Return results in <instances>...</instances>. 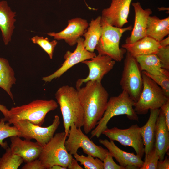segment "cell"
Wrapping results in <instances>:
<instances>
[{
    "label": "cell",
    "instance_id": "1",
    "mask_svg": "<svg viewBox=\"0 0 169 169\" xmlns=\"http://www.w3.org/2000/svg\"><path fill=\"white\" fill-rule=\"evenodd\" d=\"M76 89L84 111V130L87 134L96 126L106 108L109 94L101 82L88 81Z\"/></svg>",
    "mask_w": 169,
    "mask_h": 169
},
{
    "label": "cell",
    "instance_id": "2",
    "mask_svg": "<svg viewBox=\"0 0 169 169\" xmlns=\"http://www.w3.org/2000/svg\"><path fill=\"white\" fill-rule=\"evenodd\" d=\"M55 98L60 106L64 131L68 137L72 123L78 128H81L84 124V111L77 90L68 85L63 86L56 91Z\"/></svg>",
    "mask_w": 169,
    "mask_h": 169
},
{
    "label": "cell",
    "instance_id": "3",
    "mask_svg": "<svg viewBox=\"0 0 169 169\" xmlns=\"http://www.w3.org/2000/svg\"><path fill=\"white\" fill-rule=\"evenodd\" d=\"M135 102L124 90L118 96L111 97L108 100L106 110L96 127L91 131V138L99 137L108 128L107 124L113 117L126 115L131 120L138 121V115L134 110Z\"/></svg>",
    "mask_w": 169,
    "mask_h": 169
},
{
    "label": "cell",
    "instance_id": "4",
    "mask_svg": "<svg viewBox=\"0 0 169 169\" xmlns=\"http://www.w3.org/2000/svg\"><path fill=\"white\" fill-rule=\"evenodd\" d=\"M58 107L57 103L53 99L36 100L27 104L12 107L8 110L7 121L11 124L15 121L27 120L41 126L47 114Z\"/></svg>",
    "mask_w": 169,
    "mask_h": 169
},
{
    "label": "cell",
    "instance_id": "5",
    "mask_svg": "<svg viewBox=\"0 0 169 169\" xmlns=\"http://www.w3.org/2000/svg\"><path fill=\"white\" fill-rule=\"evenodd\" d=\"M102 33L95 48L98 54L108 55L115 62H120L127 52L126 50L120 48L119 44L121 37L125 32L131 31V25L125 28H119L109 24L101 17Z\"/></svg>",
    "mask_w": 169,
    "mask_h": 169
},
{
    "label": "cell",
    "instance_id": "6",
    "mask_svg": "<svg viewBox=\"0 0 169 169\" xmlns=\"http://www.w3.org/2000/svg\"><path fill=\"white\" fill-rule=\"evenodd\" d=\"M67 137L64 131L57 133L43 147L38 159L45 169L55 165L67 168L73 157L65 145Z\"/></svg>",
    "mask_w": 169,
    "mask_h": 169
},
{
    "label": "cell",
    "instance_id": "7",
    "mask_svg": "<svg viewBox=\"0 0 169 169\" xmlns=\"http://www.w3.org/2000/svg\"><path fill=\"white\" fill-rule=\"evenodd\" d=\"M143 88L134 107L137 115L146 114L149 110L160 109L169 97L151 78L142 72Z\"/></svg>",
    "mask_w": 169,
    "mask_h": 169
},
{
    "label": "cell",
    "instance_id": "8",
    "mask_svg": "<svg viewBox=\"0 0 169 169\" xmlns=\"http://www.w3.org/2000/svg\"><path fill=\"white\" fill-rule=\"evenodd\" d=\"M120 84L122 90L127 93L135 102H136L143 88L142 71L135 57L127 52Z\"/></svg>",
    "mask_w": 169,
    "mask_h": 169
},
{
    "label": "cell",
    "instance_id": "9",
    "mask_svg": "<svg viewBox=\"0 0 169 169\" xmlns=\"http://www.w3.org/2000/svg\"><path fill=\"white\" fill-rule=\"evenodd\" d=\"M81 128H78L74 123L71 124L68 138L65 142L67 151L73 155L77 153L79 148H81L87 155L98 158L103 161L109 152L108 150L95 144L83 132Z\"/></svg>",
    "mask_w": 169,
    "mask_h": 169
},
{
    "label": "cell",
    "instance_id": "10",
    "mask_svg": "<svg viewBox=\"0 0 169 169\" xmlns=\"http://www.w3.org/2000/svg\"><path fill=\"white\" fill-rule=\"evenodd\" d=\"M60 124V119L55 116L52 124L46 127L35 125L27 120H21L13 122V124L18 130V136L30 140L35 139L42 147L53 137Z\"/></svg>",
    "mask_w": 169,
    "mask_h": 169
},
{
    "label": "cell",
    "instance_id": "11",
    "mask_svg": "<svg viewBox=\"0 0 169 169\" xmlns=\"http://www.w3.org/2000/svg\"><path fill=\"white\" fill-rule=\"evenodd\" d=\"M111 141H116L124 146L133 148L136 154L142 158L144 154V146L141 127L136 124L126 129L116 127L108 128L102 132Z\"/></svg>",
    "mask_w": 169,
    "mask_h": 169
},
{
    "label": "cell",
    "instance_id": "12",
    "mask_svg": "<svg viewBox=\"0 0 169 169\" xmlns=\"http://www.w3.org/2000/svg\"><path fill=\"white\" fill-rule=\"evenodd\" d=\"M84 39L79 38L77 41V45L74 51L71 52L67 51L64 55L65 61L61 66L52 74L42 78L45 82H51L53 80L60 77L75 64L83 61L91 59L96 56L95 53L87 50L84 45Z\"/></svg>",
    "mask_w": 169,
    "mask_h": 169
},
{
    "label": "cell",
    "instance_id": "13",
    "mask_svg": "<svg viewBox=\"0 0 169 169\" xmlns=\"http://www.w3.org/2000/svg\"><path fill=\"white\" fill-rule=\"evenodd\" d=\"M82 63L88 66L89 73L85 78L79 79L77 80L76 89L81 87L84 83L88 81L101 82L104 76L113 69L115 61L108 55L98 54L92 59L84 61Z\"/></svg>",
    "mask_w": 169,
    "mask_h": 169
},
{
    "label": "cell",
    "instance_id": "14",
    "mask_svg": "<svg viewBox=\"0 0 169 169\" xmlns=\"http://www.w3.org/2000/svg\"><path fill=\"white\" fill-rule=\"evenodd\" d=\"M132 0H112L109 7L103 9L101 17L110 25L122 28L128 23L130 5Z\"/></svg>",
    "mask_w": 169,
    "mask_h": 169
},
{
    "label": "cell",
    "instance_id": "15",
    "mask_svg": "<svg viewBox=\"0 0 169 169\" xmlns=\"http://www.w3.org/2000/svg\"><path fill=\"white\" fill-rule=\"evenodd\" d=\"M89 25L87 20L80 18L69 20L66 27L60 32H49L47 34L57 40H64L69 46L77 44L78 38L83 36Z\"/></svg>",
    "mask_w": 169,
    "mask_h": 169
},
{
    "label": "cell",
    "instance_id": "16",
    "mask_svg": "<svg viewBox=\"0 0 169 169\" xmlns=\"http://www.w3.org/2000/svg\"><path fill=\"white\" fill-rule=\"evenodd\" d=\"M100 143L106 147L109 152L119 163L126 169H140L144 161L139 156L133 153L125 152L118 147L113 141L100 139Z\"/></svg>",
    "mask_w": 169,
    "mask_h": 169
},
{
    "label": "cell",
    "instance_id": "17",
    "mask_svg": "<svg viewBox=\"0 0 169 169\" xmlns=\"http://www.w3.org/2000/svg\"><path fill=\"white\" fill-rule=\"evenodd\" d=\"M10 148L15 154L21 157L28 162L39 158L43 147L37 142L27 139L22 140L17 136L10 137Z\"/></svg>",
    "mask_w": 169,
    "mask_h": 169
},
{
    "label": "cell",
    "instance_id": "18",
    "mask_svg": "<svg viewBox=\"0 0 169 169\" xmlns=\"http://www.w3.org/2000/svg\"><path fill=\"white\" fill-rule=\"evenodd\" d=\"M135 12L134 26L130 35L125 40L127 44H131L146 36L148 19L152 13L150 8L144 9L139 2L131 3Z\"/></svg>",
    "mask_w": 169,
    "mask_h": 169
},
{
    "label": "cell",
    "instance_id": "19",
    "mask_svg": "<svg viewBox=\"0 0 169 169\" xmlns=\"http://www.w3.org/2000/svg\"><path fill=\"white\" fill-rule=\"evenodd\" d=\"M155 127L154 147L159 156V161L163 160L169 148V129L166 124L165 117L160 108Z\"/></svg>",
    "mask_w": 169,
    "mask_h": 169
},
{
    "label": "cell",
    "instance_id": "20",
    "mask_svg": "<svg viewBox=\"0 0 169 169\" xmlns=\"http://www.w3.org/2000/svg\"><path fill=\"white\" fill-rule=\"evenodd\" d=\"M121 47L134 57L156 54L159 48L161 47L159 42L147 36L131 44H123Z\"/></svg>",
    "mask_w": 169,
    "mask_h": 169
},
{
    "label": "cell",
    "instance_id": "21",
    "mask_svg": "<svg viewBox=\"0 0 169 169\" xmlns=\"http://www.w3.org/2000/svg\"><path fill=\"white\" fill-rule=\"evenodd\" d=\"M16 13L12 11L5 1L0 2V29L5 45L11 41L14 28Z\"/></svg>",
    "mask_w": 169,
    "mask_h": 169
},
{
    "label": "cell",
    "instance_id": "22",
    "mask_svg": "<svg viewBox=\"0 0 169 169\" xmlns=\"http://www.w3.org/2000/svg\"><path fill=\"white\" fill-rule=\"evenodd\" d=\"M160 110V109L150 110L148 121L144 126L141 127L145 156L149 153L154 146L156 124Z\"/></svg>",
    "mask_w": 169,
    "mask_h": 169
},
{
    "label": "cell",
    "instance_id": "23",
    "mask_svg": "<svg viewBox=\"0 0 169 169\" xmlns=\"http://www.w3.org/2000/svg\"><path fill=\"white\" fill-rule=\"evenodd\" d=\"M169 34V16L162 19L155 15L149 17L146 28V36L159 42Z\"/></svg>",
    "mask_w": 169,
    "mask_h": 169
},
{
    "label": "cell",
    "instance_id": "24",
    "mask_svg": "<svg viewBox=\"0 0 169 169\" xmlns=\"http://www.w3.org/2000/svg\"><path fill=\"white\" fill-rule=\"evenodd\" d=\"M101 16H99L95 19H92L83 34L84 45L89 51L94 52L102 33Z\"/></svg>",
    "mask_w": 169,
    "mask_h": 169
},
{
    "label": "cell",
    "instance_id": "25",
    "mask_svg": "<svg viewBox=\"0 0 169 169\" xmlns=\"http://www.w3.org/2000/svg\"><path fill=\"white\" fill-rule=\"evenodd\" d=\"M141 71L153 75H169V70L163 69L159 59L156 54L136 56L135 57Z\"/></svg>",
    "mask_w": 169,
    "mask_h": 169
},
{
    "label": "cell",
    "instance_id": "26",
    "mask_svg": "<svg viewBox=\"0 0 169 169\" xmlns=\"http://www.w3.org/2000/svg\"><path fill=\"white\" fill-rule=\"evenodd\" d=\"M16 82L14 72L8 61L0 57V87L8 93L13 101V97L11 88Z\"/></svg>",
    "mask_w": 169,
    "mask_h": 169
},
{
    "label": "cell",
    "instance_id": "27",
    "mask_svg": "<svg viewBox=\"0 0 169 169\" xmlns=\"http://www.w3.org/2000/svg\"><path fill=\"white\" fill-rule=\"evenodd\" d=\"M5 150V153L0 158V169H17L23 163V159L14 154L10 147Z\"/></svg>",
    "mask_w": 169,
    "mask_h": 169
},
{
    "label": "cell",
    "instance_id": "28",
    "mask_svg": "<svg viewBox=\"0 0 169 169\" xmlns=\"http://www.w3.org/2000/svg\"><path fill=\"white\" fill-rule=\"evenodd\" d=\"M6 121L5 119L1 118L0 120V146L4 149L8 147L6 142H3V140L7 138L13 136H17L20 134V133L14 125L10 126L9 123H5Z\"/></svg>",
    "mask_w": 169,
    "mask_h": 169
},
{
    "label": "cell",
    "instance_id": "29",
    "mask_svg": "<svg viewBox=\"0 0 169 169\" xmlns=\"http://www.w3.org/2000/svg\"><path fill=\"white\" fill-rule=\"evenodd\" d=\"M75 158L83 165L85 169H104L103 163L98 158H95L90 155L85 156L80 155L77 153L73 155Z\"/></svg>",
    "mask_w": 169,
    "mask_h": 169
},
{
    "label": "cell",
    "instance_id": "30",
    "mask_svg": "<svg viewBox=\"0 0 169 169\" xmlns=\"http://www.w3.org/2000/svg\"><path fill=\"white\" fill-rule=\"evenodd\" d=\"M31 40L33 43L39 45L48 54L50 59H52L54 49L58 43L56 40L50 41L47 37L36 36Z\"/></svg>",
    "mask_w": 169,
    "mask_h": 169
},
{
    "label": "cell",
    "instance_id": "31",
    "mask_svg": "<svg viewBox=\"0 0 169 169\" xmlns=\"http://www.w3.org/2000/svg\"><path fill=\"white\" fill-rule=\"evenodd\" d=\"M142 72L158 84L163 90L166 95L169 97V75H153L145 71H142Z\"/></svg>",
    "mask_w": 169,
    "mask_h": 169
},
{
    "label": "cell",
    "instance_id": "32",
    "mask_svg": "<svg viewBox=\"0 0 169 169\" xmlns=\"http://www.w3.org/2000/svg\"><path fill=\"white\" fill-rule=\"evenodd\" d=\"M159 160V155L154 146L149 153L145 156L143 165L140 169H157Z\"/></svg>",
    "mask_w": 169,
    "mask_h": 169
},
{
    "label": "cell",
    "instance_id": "33",
    "mask_svg": "<svg viewBox=\"0 0 169 169\" xmlns=\"http://www.w3.org/2000/svg\"><path fill=\"white\" fill-rule=\"evenodd\" d=\"M159 59L163 69L169 70V46L161 47L156 54Z\"/></svg>",
    "mask_w": 169,
    "mask_h": 169
},
{
    "label": "cell",
    "instance_id": "34",
    "mask_svg": "<svg viewBox=\"0 0 169 169\" xmlns=\"http://www.w3.org/2000/svg\"><path fill=\"white\" fill-rule=\"evenodd\" d=\"M104 169H125L120 165L116 164L113 157L109 152L103 161Z\"/></svg>",
    "mask_w": 169,
    "mask_h": 169
},
{
    "label": "cell",
    "instance_id": "35",
    "mask_svg": "<svg viewBox=\"0 0 169 169\" xmlns=\"http://www.w3.org/2000/svg\"><path fill=\"white\" fill-rule=\"evenodd\" d=\"M22 169H45L40 160L38 159L26 162Z\"/></svg>",
    "mask_w": 169,
    "mask_h": 169
},
{
    "label": "cell",
    "instance_id": "36",
    "mask_svg": "<svg viewBox=\"0 0 169 169\" xmlns=\"http://www.w3.org/2000/svg\"><path fill=\"white\" fill-rule=\"evenodd\" d=\"M160 109L163 113L166 124L169 129V100L165 103Z\"/></svg>",
    "mask_w": 169,
    "mask_h": 169
},
{
    "label": "cell",
    "instance_id": "37",
    "mask_svg": "<svg viewBox=\"0 0 169 169\" xmlns=\"http://www.w3.org/2000/svg\"><path fill=\"white\" fill-rule=\"evenodd\" d=\"M169 159L167 156H165L164 159L158 161L157 169H169Z\"/></svg>",
    "mask_w": 169,
    "mask_h": 169
},
{
    "label": "cell",
    "instance_id": "38",
    "mask_svg": "<svg viewBox=\"0 0 169 169\" xmlns=\"http://www.w3.org/2000/svg\"><path fill=\"white\" fill-rule=\"evenodd\" d=\"M69 169H83L78 163V161L73 158L72 159L70 162L67 167Z\"/></svg>",
    "mask_w": 169,
    "mask_h": 169
},
{
    "label": "cell",
    "instance_id": "39",
    "mask_svg": "<svg viewBox=\"0 0 169 169\" xmlns=\"http://www.w3.org/2000/svg\"><path fill=\"white\" fill-rule=\"evenodd\" d=\"M8 110L6 106L0 104V111L3 114L4 118L6 121H7L8 119Z\"/></svg>",
    "mask_w": 169,
    "mask_h": 169
},
{
    "label": "cell",
    "instance_id": "40",
    "mask_svg": "<svg viewBox=\"0 0 169 169\" xmlns=\"http://www.w3.org/2000/svg\"><path fill=\"white\" fill-rule=\"evenodd\" d=\"M161 47H164L169 46V37L168 36L165 39H163L159 42Z\"/></svg>",
    "mask_w": 169,
    "mask_h": 169
},
{
    "label": "cell",
    "instance_id": "41",
    "mask_svg": "<svg viewBox=\"0 0 169 169\" xmlns=\"http://www.w3.org/2000/svg\"><path fill=\"white\" fill-rule=\"evenodd\" d=\"M67 168L64 167L60 165H55L52 166L50 169H67Z\"/></svg>",
    "mask_w": 169,
    "mask_h": 169
},
{
    "label": "cell",
    "instance_id": "42",
    "mask_svg": "<svg viewBox=\"0 0 169 169\" xmlns=\"http://www.w3.org/2000/svg\"><path fill=\"white\" fill-rule=\"evenodd\" d=\"M158 9L159 11L168 10L169 11L168 8H166L164 7H161L160 8H158Z\"/></svg>",
    "mask_w": 169,
    "mask_h": 169
}]
</instances>
